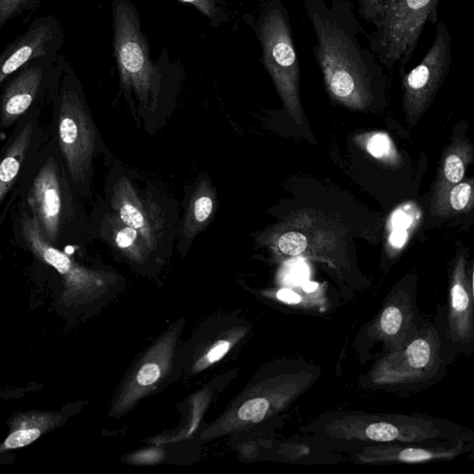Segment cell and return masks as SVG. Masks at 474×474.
<instances>
[{"label": "cell", "instance_id": "4dcf8cb0", "mask_svg": "<svg viewBox=\"0 0 474 474\" xmlns=\"http://www.w3.org/2000/svg\"><path fill=\"white\" fill-rule=\"evenodd\" d=\"M407 233L406 229H394L390 236L389 241L392 246L401 247L406 243Z\"/></svg>", "mask_w": 474, "mask_h": 474}, {"label": "cell", "instance_id": "44dd1931", "mask_svg": "<svg viewBox=\"0 0 474 474\" xmlns=\"http://www.w3.org/2000/svg\"><path fill=\"white\" fill-rule=\"evenodd\" d=\"M465 173L464 164L461 157L452 154L447 157L444 165V174L447 180L452 183H459Z\"/></svg>", "mask_w": 474, "mask_h": 474}, {"label": "cell", "instance_id": "ba28073f", "mask_svg": "<svg viewBox=\"0 0 474 474\" xmlns=\"http://www.w3.org/2000/svg\"><path fill=\"white\" fill-rule=\"evenodd\" d=\"M65 40L60 22L56 16L48 14L36 19L0 53V90L30 60L59 55Z\"/></svg>", "mask_w": 474, "mask_h": 474}, {"label": "cell", "instance_id": "d6986e66", "mask_svg": "<svg viewBox=\"0 0 474 474\" xmlns=\"http://www.w3.org/2000/svg\"><path fill=\"white\" fill-rule=\"evenodd\" d=\"M400 436L398 427L389 423H375L365 429V437L376 442H390Z\"/></svg>", "mask_w": 474, "mask_h": 474}, {"label": "cell", "instance_id": "7a4b0ae2", "mask_svg": "<svg viewBox=\"0 0 474 474\" xmlns=\"http://www.w3.org/2000/svg\"><path fill=\"white\" fill-rule=\"evenodd\" d=\"M18 197L54 246L75 244L80 234L81 210L56 140L49 136L23 165Z\"/></svg>", "mask_w": 474, "mask_h": 474}, {"label": "cell", "instance_id": "5b68a950", "mask_svg": "<svg viewBox=\"0 0 474 474\" xmlns=\"http://www.w3.org/2000/svg\"><path fill=\"white\" fill-rule=\"evenodd\" d=\"M263 63L289 106L299 104L300 62L290 15L282 0H266L256 27Z\"/></svg>", "mask_w": 474, "mask_h": 474}, {"label": "cell", "instance_id": "52a82bcc", "mask_svg": "<svg viewBox=\"0 0 474 474\" xmlns=\"http://www.w3.org/2000/svg\"><path fill=\"white\" fill-rule=\"evenodd\" d=\"M41 123V108L31 111L14 125L0 150V209L18 197V182L24 163L49 138Z\"/></svg>", "mask_w": 474, "mask_h": 474}, {"label": "cell", "instance_id": "277c9868", "mask_svg": "<svg viewBox=\"0 0 474 474\" xmlns=\"http://www.w3.org/2000/svg\"><path fill=\"white\" fill-rule=\"evenodd\" d=\"M439 0H385L368 43L385 69L404 67L412 59L428 22H437Z\"/></svg>", "mask_w": 474, "mask_h": 474}, {"label": "cell", "instance_id": "4316f807", "mask_svg": "<svg viewBox=\"0 0 474 474\" xmlns=\"http://www.w3.org/2000/svg\"><path fill=\"white\" fill-rule=\"evenodd\" d=\"M138 238V231L132 228H125L118 232L115 242L121 248H129L133 246Z\"/></svg>", "mask_w": 474, "mask_h": 474}, {"label": "cell", "instance_id": "6da1fadb", "mask_svg": "<svg viewBox=\"0 0 474 474\" xmlns=\"http://www.w3.org/2000/svg\"><path fill=\"white\" fill-rule=\"evenodd\" d=\"M316 37L313 54L335 100L352 105L372 102L386 81V69L363 39L350 0H302Z\"/></svg>", "mask_w": 474, "mask_h": 474}, {"label": "cell", "instance_id": "e0dca14e", "mask_svg": "<svg viewBox=\"0 0 474 474\" xmlns=\"http://www.w3.org/2000/svg\"><path fill=\"white\" fill-rule=\"evenodd\" d=\"M42 434L39 427L22 428L12 433L5 441L4 447L8 450L26 447L36 441Z\"/></svg>", "mask_w": 474, "mask_h": 474}, {"label": "cell", "instance_id": "f546056e", "mask_svg": "<svg viewBox=\"0 0 474 474\" xmlns=\"http://www.w3.org/2000/svg\"><path fill=\"white\" fill-rule=\"evenodd\" d=\"M277 298L290 304H298L301 300V298L291 290H281L277 293Z\"/></svg>", "mask_w": 474, "mask_h": 474}, {"label": "cell", "instance_id": "1f68e13d", "mask_svg": "<svg viewBox=\"0 0 474 474\" xmlns=\"http://www.w3.org/2000/svg\"><path fill=\"white\" fill-rule=\"evenodd\" d=\"M309 274L307 266L304 264H299L293 269L291 280L295 282H304Z\"/></svg>", "mask_w": 474, "mask_h": 474}, {"label": "cell", "instance_id": "83f0119b", "mask_svg": "<svg viewBox=\"0 0 474 474\" xmlns=\"http://www.w3.org/2000/svg\"><path fill=\"white\" fill-rule=\"evenodd\" d=\"M394 229H407L412 225V218L404 213L398 211L394 214L392 219Z\"/></svg>", "mask_w": 474, "mask_h": 474}, {"label": "cell", "instance_id": "cb8c5ba5", "mask_svg": "<svg viewBox=\"0 0 474 474\" xmlns=\"http://www.w3.org/2000/svg\"><path fill=\"white\" fill-rule=\"evenodd\" d=\"M161 376L160 367L154 363L145 365L138 374V382L141 386L154 384Z\"/></svg>", "mask_w": 474, "mask_h": 474}, {"label": "cell", "instance_id": "ffe728a7", "mask_svg": "<svg viewBox=\"0 0 474 474\" xmlns=\"http://www.w3.org/2000/svg\"><path fill=\"white\" fill-rule=\"evenodd\" d=\"M385 0H357L358 15L373 27L380 17Z\"/></svg>", "mask_w": 474, "mask_h": 474}, {"label": "cell", "instance_id": "8fae6325", "mask_svg": "<svg viewBox=\"0 0 474 474\" xmlns=\"http://www.w3.org/2000/svg\"><path fill=\"white\" fill-rule=\"evenodd\" d=\"M452 308L453 326L459 335L466 337L470 329L471 299L460 277L452 290Z\"/></svg>", "mask_w": 474, "mask_h": 474}, {"label": "cell", "instance_id": "4fadbf2b", "mask_svg": "<svg viewBox=\"0 0 474 474\" xmlns=\"http://www.w3.org/2000/svg\"><path fill=\"white\" fill-rule=\"evenodd\" d=\"M406 320L403 309L398 305H389L382 312L378 323V330L388 339L398 337L401 333Z\"/></svg>", "mask_w": 474, "mask_h": 474}, {"label": "cell", "instance_id": "484cf974", "mask_svg": "<svg viewBox=\"0 0 474 474\" xmlns=\"http://www.w3.org/2000/svg\"><path fill=\"white\" fill-rule=\"evenodd\" d=\"M213 202L209 197H201L195 203V217L198 222L203 223L212 212Z\"/></svg>", "mask_w": 474, "mask_h": 474}, {"label": "cell", "instance_id": "d4e9b609", "mask_svg": "<svg viewBox=\"0 0 474 474\" xmlns=\"http://www.w3.org/2000/svg\"><path fill=\"white\" fill-rule=\"evenodd\" d=\"M390 143L388 137L377 135L370 139L368 144L369 152L375 157H381L389 153Z\"/></svg>", "mask_w": 474, "mask_h": 474}, {"label": "cell", "instance_id": "603a6c76", "mask_svg": "<svg viewBox=\"0 0 474 474\" xmlns=\"http://www.w3.org/2000/svg\"><path fill=\"white\" fill-rule=\"evenodd\" d=\"M471 193L472 189L469 183H459L451 193L452 207L457 211L464 210L469 204Z\"/></svg>", "mask_w": 474, "mask_h": 474}, {"label": "cell", "instance_id": "9c48e42d", "mask_svg": "<svg viewBox=\"0 0 474 474\" xmlns=\"http://www.w3.org/2000/svg\"><path fill=\"white\" fill-rule=\"evenodd\" d=\"M429 50L416 68L404 76L407 103H427L447 77L452 63V39L444 22H437Z\"/></svg>", "mask_w": 474, "mask_h": 474}, {"label": "cell", "instance_id": "9a60e30c", "mask_svg": "<svg viewBox=\"0 0 474 474\" xmlns=\"http://www.w3.org/2000/svg\"><path fill=\"white\" fill-rule=\"evenodd\" d=\"M179 2L192 5L216 25L227 21L222 0H179Z\"/></svg>", "mask_w": 474, "mask_h": 474}, {"label": "cell", "instance_id": "2e32d148", "mask_svg": "<svg viewBox=\"0 0 474 474\" xmlns=\"http://www.w3.org/2000/svg\"><path fill=\"white\" fill-rule=\"evenodd\" d=\"M270 403L265 398H255L246 401L238 410L242 421L260 423L268 413Z\"/></svg>", "mask_w": 474, "mask_h": 474}, {"label": "cell", "instance_id": "5bb4252c", "mask_svg": "<svg viewBox=\"0 0 474 474\" xmlns=\"http://www.w3.org/2000/svg\"><path fill=\"white\" fill-rule=\"evenodd\" d=\"M41 0H0V31L11 20L36 8Z\"/></svg>", "mask_w": 474, "mask_h": 474}, {"label": "cell", "instance_id": "7402d4cb", "mask_svg": "<svg viewBox=\"0 0 474 474\" xmlns=\"http://www.w3.org/2000/svg\"><path fill=\"white\" fill-rule=\"evenodd\" d=\"M120 215L122 222L136 230L142 229L145 226L142 213L135 206L125 203L120 210Z\"/></svg>", "mask_w": 474, "mask_h": 474}, {"label": "cell", "instance_id": "d6a6232c", "mask_svg": "<svg viewBox=\"0 0 474 474\" xmlns=\"http://www.w3.org/2000/svg\"><path fill=\"white\" fill-rule=\"evenodd\" d=\"M319 287V284L317 282H307L303 284V290L307 293L314 292L316 290H317Z\"/></svg>", "mask_w": 474, "mask_h": 474}, {"label": "cell", "instance_id": "8992f818", "mask_svg": "<svg viewBox=\"0 0 474 474\" xmlns=\"http://www.w3.org/2000/svg\"><path fill=\"white\" fill-rule=\"evenodd\" d=\"M58 57L33 58L5 82L0 94V129L12 128L28 112L49 103Z\"/></svg>", "mask_w": 474, "mask_h": 474}, {"label": "cell", "instance_id": "7c38bea8", "mask_svg": "<svg viewBox=\"0 0 474 474\" xmlns=\"http://www.w3.org/2000/svg\"><path fill=\"white\" fill-rule=\"evenodd\" d=\"M452 452H439L424 449L371 450L363 459L367 461H394L401 462H420L435 458L450 457Z\"/></svg>", "mask_w": 474, "mask_h": 474}, {"label": "cell", "instance_id": "3957f363", "mask_svg": "<svg viewBox=\"0 0 474 474\" xmlns=\"http://www.w3.org/2000/svg\"><path fill=\"white\" fill-rule=\"evenodd\" d=\"M49 103L52 108L51 137L80 197L88 191L96 133L87 109L82 85L69 61L58 55Z\"/></svg>", "mask_w": 474, "mask_h": 474}, {"label": "cell", "instance_id": "30bf717a", "mask_svg": "<svg viewBox=\"0 0 474 474\" xmlns=\"http://www.w3.org/2000/svg\"><path fill=\"white\" fill-rule=\"evenodd\" d=\"M437 356L435 344L430 336H421L410 342L405 350L379 362L373 371L378 384H402L416 381L429 372Z\"/></svg>", "mask_w": 474, "mask_h": 474}, {"label": "cell", "instance_id": "ac0fdd59", "mask_svg": "<svg viewBox=\"0 0 474 474\" xmlns=\"http://www.w3.org/2000/svg\"><path fill=\"white\" fill-rule=\"evenodd\" d=\"M308 242L304 235L290 232L282 235L278 241V246L284 255L299 256L307 248Z\"/></svg>", "mask_w": 474, "mask_h": 474}, {"label": "cell", "instance_id": "f1b7e54d", "mask_svg": "<svg viewBox=\"0 0 474 474\" xmlns=\"http://www.w3.org/2000/svg\"><path fill=\"white\" fill-rule=\"evenodd\" d=\"M230 344L228 342H222L217 344L212 351L208 354V360L210 362H214L222 359L224 355L228 352Z\"/></svg>", "mask_w": 474, "mask_h": 474}]
</instances>
